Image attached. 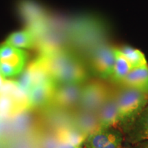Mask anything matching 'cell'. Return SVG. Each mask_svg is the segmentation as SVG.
I'll return each mask as SVG.
<instances>
[{
	"mask_svg": "<svg viewBox=\"0 0 148 148\" xmlns=\"http://www.w3.org/2000/svg\"><path fill=\"white\" fill-rule=\"evenodd\" d=\"M125 140L129 144L148 140V108L143 110L126 132Z\"/></svg>",
	"mask_w": 148,
	"mask_h": 148,
	"instance_id": "cell-11",
	"label": "cell"
},
{
	"mask_svg": "<svg viewBox=\"0 0 148 148\" xmlns=\"http://www.w3.org/2000/svg\"><path fill=\"white\" fill-rule=\"evenodd\" d=\"M118 49L128 62L132 69L147 65L145 55L138 49L130 46H123Z\"/></svg>",
	"mask_w": 148,
	"mask_h": 148,
	"instance_id": "cell-17",
	"label": "cell"
},
{
	"mask_svg": "<svg viewBox=\"0 0 148 148\" xmlns=\"http://www.w3.org/2000/svg\"><path fill=\"white\" fill-rule=\"evenodd\" d=\"M111 92L110 88L99 80H92L82 84L78 105L79 110L97 112Z\"/></svg>",
	"mask_w": 148,
	"mask_h": 148,
	"instance_id": "cell-4",
	"label": "cell"
},
{
	"mask_svg": "<svg viewBox=\"0 0 148 148\" xmlns=\"http://www.w3.org/2000/svg\"><path fill=\"white\" fill-rule=\"evenodd\" d=\"M147 108H148V103H147Z\"/></svg>",
	"mask_w": 148,
	"mask_h": 148,
	"instance_id": "cell-23",
	"label": "cell"
},
{
	"mask_svg": "<svg viewBox=\"0 0 148 148\" xmlns=\"http://www.w3.org/2000/svg\"><path fill=\"white\" fill-rule=\"evenodd\" d=\"M5 81H6V80H5V77H3L2 75H1V73H0V88H1V86H2L4 84Z\"/></svg>",
	"mask_w": 148,
	"mask_h": 148,
	"instance_id": "cell-21",
	"label": "cell"
},
{
	"mask_svg": "<svg viewBox=\"0 0 148 148\" xmlns=\"http://www.w3.org/2000/svg\"><path fill=\"white\" fill-rule=\"evenodd\" d=\"M39 56L57 84H83L87 80V68L80 57L71 49L65 47Z\"/></svg>",
	"mask_w": 148,
	"mask_h": 148,
	"instance_id": "cell-1",
	"label": "cell"
},
{
	"mask_svg": "<svg viewBox=\"0 0 148 148\" xmlns=\"http://www.w3.org/2000/svg\"><path fill=\"white\" fill-rule=\"evenodd\" d=\"M73 125L86 136L99 127L97 112L79 110L73 113Z\"/></svg>",
	"mask_w": 148,
	"mask_h": 148,
	"instance_id": "cell-13",
	"label": "cell"
},
{
	"mask_svg": "<svg viewBox=\"0 0 148 148\" xmlns=\"http://www.w3.org/2000/svg\"><path fill=\"white\" fill-rule=\"evenodd\" d=\"M131 70L132 69L128 62L120 52L119 49L115 47V62L113 72L110 79L115 84H121Z\"/></svg>",
	"mask_w": 148,
	"mask_h": 148,
	"instance_id": "cell-16",
	"label": "cell"
},
{
	"mask_svg": "<svg viewBox=\"0 0 148 148\" xmlns=\"http://www.w3.org/2000/svg\"><path fill=\"white\" fill-rule=\"evenodd\" d=\"M97 115L99 127H118L119 119L114 92H111L109 97L97 110Z\"/></svg>",
	"mask_w": 148,
	"mask_h": 148,
	"instance_id": "cell-10",
	"label": "cell"
},
{
	"mask_svg": "<svg viewBox=\"0 0 148 148\" xmlns=\"http://www.w3.org/2000/svg\"><path fill=\"white\" fill-rule=\"evenodd\" d=\"M121 85L134 88L148 95V64L131 70Z\"/></svg>",
	"mask_w": 148,
	"mask_h": 148,
	"instance_id": "cell-12",
	"label": "cell"
},
{
	"mask_svg": "<svg viewBox=\"0 0 148 148\" xmlns=\"http://www.w3.org/2000/svg\"><path fill=\"white\" fill-rule=\"evenodd\" d=\"M119 125L126 132L148 103V95L123 86L114 92Z\"/></svg>",
	"mask_w": 148,
	"mask_h": 148,
	"instance_id": "cell-2",
	"label": "cell"
},
{
	"mask_svg": "<svg viewBox=\"0 0 148 148\" xmlns=\"http://www.w3.org/2000/svg\"><path fill=\"white\" fill-rule=\"evenodd\" d=\"M132 145L134 146V148H148V140L139 142Z\"/></svg>",
	"mask_w": 148,
	"mask_h": 148,
	"instance_id": "cell-20",
	"label": "cell"
},
{
	"mask_svg": "<svg viewBox=\"0 0 148 148\" xmlns=\"http://www.w3.org/2000/svg\"><path fill=\"white\" fill-rule=\"evenodd\" d=\"M21 112L23 110L12 96L0 92V116L11 118Z\"/></svg>",
	"mask_w": 148,
	"mask_h": 148,
	"instance_id": "cell-18",
	"label": "cell"
},
{
	"mask_svg": "<svg viewBox=\"0 0 148 148\" xmlns=\"http://www.w3.org/2000/svg\"><path fill=\"white\" fill-rule=\"evenodd\" d=\"M82 84H57L52 106L71 110L79 105Z\"/></svg>",
	"mask_w": 148,
	"mask_h": 148,
	"instance_id": "cell-9",
	"label": "cell"
},
{
	"mask_svg": "<svg viewBox=\"0 0 148 148\" xmlns=\"http://www.w3.org/2000/svg\"><path fill=\"white\" fill-rule=\"evenodd\" d=\"M57 84L52 78L38 83L27 93L31 110H42L52 105Z\"/></svg>",
	"mask_w": 148,
	"mask_h": 148,
	"instance_id": "cell-8",
	"label": "cell"
},
{
	"mask_svg": "<svg viewBox=\"0 0 148 148\" xmlns=\"http://www.w3.org/2000/svg\"><path fill=\"white\" fill-rule=\"evenodd\" d=\"M26 52L20 48L3 43L0 45V73L3 77H14L23 71L27 61Z\"/></svg>",
	"mask_w": 148,
	"mask_h": 148,
	"instance_id": "cell-5",
	"label": "cell"
},
{
	"mask_svg": "<svg viewBox=\"0 0 148 148\" xmlns=\"http://www.w3.org/2000/svg\"><path fill=\"white\" fill-rule=\"evenodd\" d=\"M18 10L26 22L27 29L36 35V40L52 21L43 8L31 0H22L18 5Z\"/></svg>",
	"mask_w": 148,
	"mask_h": 148,
	"instance_id": "cell-3",
	"label": "cell"
},
{
	"mask_svg": "<svg viewBox=\"0 0 148 148\" xmlns=\"http://www.w3.org/2000/svg\"><path fill=\"white\" fill-rule=\"evenodd\" d=\"M56 148H84L82 145H75L72 144L64 143V142H59Z\"/></svg>",
	"mask_w": 148,
	"mask_h": 148,
	"instance_id": "cell-19",
	"label": "cell"
},
{
	"mask_svg": "<svg viewBox=\"0 0 148 148\" xmlns=\"http://www.w3.org/2000/svg\"><path fill=\"white\" fill-rule=\"evenodd\" d=\"M122 148H134L133 145H127V146H123L122 147Z\"/></svg>",
	"mask_w": 148,
	"mask_h": 148,
	"instance_id": "cell-22",
	"label": "cell"
},
{
	"mask_svg": "<svg viewBox=\"0 0 148 148\" xmlns=\"http://www.w3.org/2000/svg\"><path fill=\"white\" fill-rule=\"evenodd\" d=\"M125 137L119 127H99L88 134L84 148H122Z\"/></svg>",
	"mask_w": 148,
	"mask_h": 148,
	"instance_id": "cell-7",
	"label": "cell"
},
{
	"mask_svg": "<svg viewBox=\"0 0 148 148\" xmlns=\"http://www.w3.org/2000/svg\"><path fill=\"white\" fill-rule=\"evenodd\" d=\"M5 43L20 49L34 47L36 44V36L30 29L26 28L11 34L5 40Z\"/></svg>",
	"mask_w": 148,
	"mask_h": 148,
	"instance_id": "cell-14",
	"label": "cell"
},
{
	"mask_svg": "<svg viewBox=\"0 0 148 148\" xmlns=\"http://www.w3.org/2000/svg\"><path fill=\"white\" fill-rule=\"evenodd\" d=\"M56 134L59 142H64L75 145H82L86 136L73 124L68 125L57 131Z\"/></svg>",
	"mask_w": 148,
	"mask_h": 148,
	"instance_id": "cell-15",
	"label": "cell"
},
{
	"mask_svg": "<svg viewBox=\"0 0 148 148\" xmlns=\"http://www.w3.org/2000/svg\"><path fill=\"white\" fill-rule=\"evenodd\" d=\"M90 66L100 79H110L115 62V47L101 43L90 52Z\"/></svg>",
	"mask_w": 148,
	"mask_h": 148,
	"instance_id": "cell-6",
	"label": "cell"
}]
</instances>
